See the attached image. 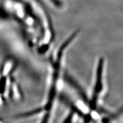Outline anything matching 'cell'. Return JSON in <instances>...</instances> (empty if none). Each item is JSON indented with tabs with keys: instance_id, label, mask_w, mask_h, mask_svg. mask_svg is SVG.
<instances>
[{
	"instance_id": "1",
	"label": "cell",
	"mask_w": 123,
	"mask_h": 123,
	"mask_svg": "<svg viewBox=\"0 0 123 123\" xmlns=\"http://www.w3.org/2000/svg\"><path fill=\"white\" fill-rule=\"evenodd\" d=\"M78 34V30L75 31L71 35L67 38L64 42L61 44L60 46L59 50H58L57 56H56V59L55 61L54 66V71L53 74V76H52L51 84V87L50 91H49L48 99H47V102L46 105V110L48 111H50L51 110V108L53 107L54 100L55 97L56 92V88H57V83L58 80L59 78V75L60 73V70H61V62L63 54L64 51H65L70 44L76 38Z\"/></svg>"
},
{
	"instance_id": "2",
	"label": "cell",
	"mask_w": 123,
	"mask_h": 123,
	"mask_svg": "<svg viewBox=\"0 0 123 123\" xmlns=\"http://www.w3.org/2000/svg\"><path fill=\"white\" fill-rule=\"evenodd\" d=\"M104 67V59L100 58L99 60L97 66L96 81L93 88V92L92 93L91 99L90 100L88 104V107L90 110H97L98 105V100L100 93L101 92L103 89V72Z\"/></svg>"
},
{
	"instance_id": "3",
	"label": "cell",
	"mask_w": 123,
	"mask_h": 123,
	"mask_svg": "<svg viewBox=\"0 0 123 123\" xmlns=\"http://www.w3.org/2000/svg\"><path fill=\"white\" fill-rule=\"evenodd\" d=\"M64 79L67 83L70 84L71 86H72V87L76 91V92H78V94H79V96H80L81 99H82L83 101L84 102V103L87 104V105H88L89 102H90V100L88 99V97L87 96L86 93L84 92V91L83 90V89L81 88V87L78 84V83H77L76 81L74 80V79L71 76H70V75L67 74H65V75H64Z\"/></svg>"
},
{
	"instance_id": "4",
	"label": "cell",
	"mask_w": 123,
	"mask_h": 123,
	"mask_svg": "<svg viewBox=\"0 0 123 123\" xmlns=\"http://www.w3.org/2000/svg\"><path fill=\"white\" fill-rule=\"evenodd\" d=\"M61 101H62L68 107H69L71 109L72 112H73L74 113H76L78 116L81 117L83 118L85 122H89L92 120V117L90 115H85L82 111H81L78 108V107H76L74 104H73V103L71 102L70 100H68L67 98H66L64 95H61Z\"/></svg>"
},
{
	"instance_id": "5",
	"label": "cell",
	"mask_w": 123,
	"mask_h": 123,
	"mask_svg": "<svg viewBox=\"0 0 123 123\" xmlns=\"http://www.w3.org/2000/svg\"><path fill=\"white\" fill-rule=\"evenodd\" d=\"M74 112H72L70 113V114L68 115L65 118V119L63 121V122L64 123H71L72 121V120H73V116H74Z\"/></svg>"
},
{
	"instance_id": "6",
	"label": "cell",
	"mask_w": 123,
	"mask_h": 123,
	"mask_svg": "<svg viewBox=\"0 0 123 123\" xmlns=\"http://www.w3.org/2000/svg\"><path fill=\"white\" fill-rule=\"evenodd\" d=\"M52 1V2L54 3L55 4V5L57 7H61L62 6V3L61 1H60L59 0H51Z\"/></svg>"
}]
</instances>
